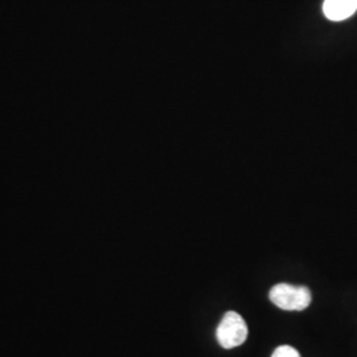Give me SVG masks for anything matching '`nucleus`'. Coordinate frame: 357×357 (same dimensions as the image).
<instances>
[{
	"label": "nucleus",
	"instance_id": "f03ea898",
	"mask_svg": "<svg viewBox=\"0 0 357 357\" xmlns=\"http://www.w3.org/2000/svg\"><path fill=\"white\" fill-rule=\"evenodd\" d=\"M218 344L225 349L243 344L248 339V326L243 317L234 311H228L216 330Z\"/></svg>",
	"mask_w": 357,
	"mask_h": 357
},
{
	"label": "nucleus",
	"instance_id": "7ed1b4c3",
	"mask_svg": "<svg viewBox=\"0 0 357 357\" xmlns=\"http://www.w3.org/2000/svg\"><path fill=\"white\" fill-rule=\"evenodd\" d=\"M357 11V0H324L323 13L331 22H343Z\"/></svg>",
	"mask_w": 357,
	"mask_h": 357
},
{
	"label": "nucleus",
	"instance_id": "f257e3e1",
	"mask_svg": "<svg viewBox=\"0 0 357 357\" xmlns=\"http://www.w3.org/2000/svg\"><path fill=\"white\" fill-rule=\"evenodd\" d=\"M268 298L275 306L282 310L303 311L311 303V291L306 286L278 283L270 290Z\"/></svg>",
	"mask_w": 357,
	"mask_h": 357
},
{
	"label": "nucleus",
	"instance_id": "20e7f679",
	"mask_svg": "<svg viewBox=\"0 0 357 357\" xmlns=\"http://www.w3.org/2000/svg\"><path fill=\"white\" fill-rule=\"evenodd\" d=\"M271 357H301V355L291 345H281L273 352Z\"/></svg>",
	"mask_w": 357,
	"mask_h": 357
}]
</instances>
